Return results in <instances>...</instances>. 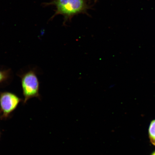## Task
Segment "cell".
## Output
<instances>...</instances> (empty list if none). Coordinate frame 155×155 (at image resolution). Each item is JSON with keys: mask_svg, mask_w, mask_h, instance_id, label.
I'll return each mask as SVG.
<instances>
[{"mask_svg": "<svg viewBox=\"0 0 155 155\" xmlns=\"http://www.w3.org/2000/svg\"><path fill=\"white\" fill-rule=\"evenodd\" d=\"M0 136H1V134H0Z\"/></svg>", "mask_w": 155, "mask_h": 155, "instance_id": "8", "label": "cell"}, {"mask_svg": "<svg viewBox=\"0 0 155 155\" xmlns=\"http://www.w3.org/2000/svg\"><path fill=\"white\" fill-rule=\"evenodd\" d=\"M21 80L24 103L34 98H40V83L36 71L31 69L19 75Z\"/></svg>", "mask_w": 155, "mask_h": 155, "instance_id": "2", "label": "cell"}, {"mask_svg": "<svg viewBox=\"0 0 155 155\" xmlns=\"http://www.w3.org/2000/svg\"><path fill=\"white\" fill-rule=\"evenodd\" d=\"M11 69H0V84L8 82L11 80Z\"/></svg>", "mask_w": 155, "mask_h": 155, "instance_id": "4", "label": "cell"}, {"mask_svg": "<svg viewBox=\"0 0 155 155\" xmlns=\"http://www.w3.org/2000/svg\"><path fill=\"white\" fill-rule=\"evenodd\" d=\"M149 133L152 142L155 145V120L151 122L149 129Z\"/></svg>", "mask_w": 155, "mask_h": 155, "instance_id": "5", "label": "cell"}, {"mask_svg": "<svg viewBox=\"0 0 155 155\" xmlns=\"http://www.w3.org/2000/svg\"><path fill=\"white\" fill-rule=\"evenodd\" d=\"M152 155H155V152Z\"/></svg>", "mask_w": 155, "mask_h": 155, "instance_id": "6", "label": "cell"}, {"mask_svg": "<svg viewBox=\"0 0 155 155\" xmlns=\"http://www.w3.org/2000/svg\"><path fill=\"white\" fill-rule=\"evenodd\" d=\"M22 101V99L14 93L0 92V113L2 117H8Z\"/></svg>", "mask_w": 155, "mask_h": 155, "instance_id": "3", "label": "cell"}, {"mask_svg": "<svg viewBox=\"0 0 155 155\" xmlns=\"http://www.w3.org/2000/svg\"><path fill=\"white\" fill-rule=\"evenodd\" d=\"M97 1V0H94L95 1Z\"/></svg>", "mask_w": 155, "mask_h": 155, "instance_id": "7", "label": "cell"}, {"mask_svg": "<svg viewBox=\"0 0 155 155\" xmlns=\"http://www.w3.org/2000/svg\"><path fill=\"white\" fill-rule=\"evenodd\" d=\"M51 4L56 7L55 15H63L66 19L84 13L88 8L86 0H54Z\"/></svg>", "mask_w": 155, "mask_h": 155, "instance_id": "1", "label": "cell"}]
</instances>
